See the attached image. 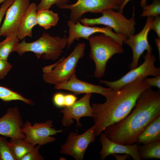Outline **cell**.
Wrapping results in <instances>:
<instances>
[{"label":"cell","instance_id":"obj_1","mask_svg":"<svg viewBox=\"0 0 160 160\" xmlns=\"http://www.w3.org/2000/svg\"><path fill=\"white\" fill-rule=\"evenodd\" d=\"M151 87L140 94L133 108L125 117L104 131L108 138L123 145L134 144L148 124L160 115V90L154 91Z\"/></svg>","mask_w":160,"mask_h":160},{"label":"cell","instance_id":"obj_2","mask_svg":"<svg viewBox=\"0 0 160 160\" xmlns=\"http://www.w3.org/2000/svg\"><path fill=\"white\" fill-rule=\"evenodd\" d=\"M141 77L115 90L103 103L92 104L94 134L96 136L108 126L121 121L131 112L140 94L151 87Z\"/></svg>","mask_w":160,"mask_h":160},{"label":"cell","instance_id":"obj_3","mask_svg":"<svg viewBox=\"0 0 160 160\" xmlns=\"http://www.w3.org/2000/svg\"><path fill=\"white\" fill-rule=\"evenodd\" d=\"M67 41L65 34L61 37L44 32L37 40L31 42H27L25 39H23L15 46L13 52H17L20 56L25 52H32L38 58L42 57L46 60H55L63 52Z\"/></svg>","mask_w":160,"mask_h":160},{"label":"cell","instance_id":"obj_4","mask_svg":"<svg viewBox=\"0 0 160 160\" xmlns=\"http://www.w3.org/2000/svg\"><path fill=\"white\" fill-rule=\"evenodd\" d=\"M88 40L89 56L95 66L94 76L99 78L104 76L108 60L114 55L123 53L124 49L112 37L103 33L92 36Z\"/></svg>","mask_w":160,"mask_h":160},{"label":"cell","instance_id":"obj_5","mask_svg":"<svg viewBox=\"0 0 160 160\" xmlns=\"http://www.w3.org/2000/svg\"><path fill=\"white\" fill-rule=\"evenodd\" d=\"M85 49L84 43H79L67 57H63L56 63L43 67L44 80L55 85L68 80L76 72L78 63L84 56Z\"/></svg>","mask_w":160,"mask_h":160},{"label":"cell","instance_id":"obj_6","mask_svg":"<svg viewBox=\"0 0 160 160\" xmlns=\"http://www.w3.org/2000/svg\"><path fill=\"white\" fill-rule=\"evenodd\" d=\"M133 7L132 17L129 19L125 16L123 12H116L111 9L103 11L102 16L97 18H89L84 17L79 20L83 25L92 26L96 25H106L113 29L114 32L127 38L135 34L136 22Z\"/></svg>","mask_w":160,"mask_h":160},{"label":"cell","instance_id":"obj_7","mask_svg":"<svg viewBox=\"0 0 160 160\" xmlns=\"http://www.w3.org/2000/svg\"><path fill=\"white\" fill-rule=\"evenodd\" d=\"M152 52V50L147 51L143 56V63L139 66L131 69L118 80L109 81L100 79V83L104 84L108 87L116 90L140 78L160 75V67L156 66V58Z\"/></svg>","mask_w":160,"mask_h":160},{"label":"cell","instance_id":"obj_8","mask_svg":"<svg viewBox=\"0 0 160 160\" xmlns=\"http://www.w3.org/2000/svg\"><path fill=\"white\" fill-rule=\"evenodd\" d=\"M124 0H78L75 3L68 4L60 9L71 11L70 20L76 23L85 13H97L111 9L119 11Z\"/></svg>","mask_w":160,"mask_h":160},{"label":"cell","instance_id":"obj_9","mask_svg":"<svg viewBox=\"0 0 160 160\" xmlns=\"http://www.w3.org/2000/svg\"><path fill=\"white\" fill-rule=\"evenodd\" d=\"M94 130L93 126L81 135L70 132L66 141L61 146L60 153L71 156L76 160H82L89 145L95 140Z\"/></svg>","mask_w":160,"mask_h":160},{"label":"cell","instance_id":"obj_10","mask_svg":"<svg viewBox=\"0 0 160 160\" xmlns=\"http://www.w3.org/2000/svg\"><path fill=\"white\" fill-rule=\"evenodd\" d=\"M67 25L69 28L68 36L67 37L68 48L75 40L78 41L81 38L88 40L90 36L96 33H101L109 36L122 46L127 39L124 36L113 32L111 28L107 26L100 27L86 26L81 24L79 20L74 23L69 20Z\"/></svg>","mask_w":160,"mask_h":160},{"label":"cell","instance_id":"obj_11","mask_svg":"<svg viewBox=\"0 0 160 160\" xmlns=\"http://www.w3.org/2000/svg\"><path fill=\"white\" fill-rule=\"evenodd\" d=\"M53 127L51 120L44 122L35 123L33 125L28 121L23 124L22 130L25 135V139L35 145H40L42 146L54 142L56 139L51 136L63 131V129L56 130L52 128Z\"/></svg>","mask_w":160,"mask_h":160},{"label":"cell","instance_id":"obj_12","mask_svg":"<svg viewBox=\"0 0 160 160\" xmlns=\"http://www.w3.org/2000/svg\"><path fill=\"white\" fill-rule=\"evenodd\" d=\"M154 18L153 17H147L143 29L137 34L127 38L124 41V43L129 46L132 50V61L129 66L130 70L138 65L139 59L145 51L152 50V47L148 40V36Z\"/></svg>","mask_w":160,"mask_h":160},{"label":"cell","instance_id":"obj_13","mask_svg":"<svg viewBox=\"0 0 160 160\" xmlns=\"http://www.w3.org/2000/svg\"><path fill=\"white\" fill-rule=\"evenodd\" d=\"M55 88L57 90L69 91L75 95L81 94H98L105 97L106 99L112 97L115 92V90L109 87L105 88L82 81L77 78L75 72L67 81L55 85Z\"/></svg>","mask_w":160,"mask_h":160},{"label":"cell","instance_id":"obj_14","mask_svg":"<svg viewBox=\"0 0 160 160\" xmlns=\"http://www.w3.org/2000/svg\"><path fill=\"white\" fill-rule=\"evenodd\" d=\"M92 93H87L81 98L76 100L72 105L65 107L60 111L63 116L61 121L64 127H68L72 125L74 119L77 122V127H81L80 119L82 117H92V109L90 105Z\"/></svg>","mask_w":160,"mask_h":160},{"label":"cell","instance_id":"obj_15","mask_svg":"<svg viewBox=\"0 0 160 160\" xmlns=\"http://www.w3.org/2000/svg\"><path fill=\"white\" fill-rule=\"evenodd\" d=\"M30 0H14L5 13L6 16L1 27L0 36L17 35L19 24L30 4Z\"/></svg>","mask_w":160,"mask_h":160},{"label":"cell","instance_id":"obj_16","mask_svg":"<svg viewBox=\"0 0 160 160\" xmlns=\"http://www.w3.org/2000/svg\"><path fill=\"white\" fill-rule=\"evenodd\" d=\"M23 124L20 112L17 107L10 108L0 118V135L11 138H25L22 129Z\"/></svg>","mask_w":160,"mask_h":160},{"label":"cell","instance_id":"obj_17","mask_svg":"<svg viewBox=\"0 0 160 160\" xmlns=\"http://www.w3.org/2000/svg\"><path fill=\"white\" fill-rule=\"evenodd\" d=\"M100 141L102 149L98 153L100 154V159L103 160L108 156L113 154H127L134 160H141L138 151L137 143L125 145L115 142L108 138L103 132L100 134Z\"/></svg>","mask_w":160,"mask_h":160},{"label":"cell","instance_id":"obj_18","mask_svg":"<svg viewBox=\"0 0 160 160\" xmlns=\"http://www.w3.org/2000/svg\"><path fill=\"white\" fill-rule=\"evenodd\" d=\"M36 5L31 3L23 15L20 21L17 36L19 39L23 40L26 36L32 37V29L37 25Z\"/></svg>","mask_w":160,"mask_h":160},{"label":"cell","instance_id":"obj_19","mask_svg":"<svg viewBox=\"0 0 160 160\" xmlns=\"http://www.w3.org/2000/svg\"><path fill=\"white\" fill-rule=\"evenodd\" d=\"M160 140V115L153 120L139 135L138 144H145Z\"/></svg>","mask_w":160,"mask_h":160},{"label":"cell","instance_id":"obj_20","mask_svg":"<svg viewBox=\"0 0 160 160\" xmlns=\"http://www.w3.org/2000/svg\"><path fill=\"white\" fill-rule=\"evenodd\" d=\"M11 153L15 160H20L26 153L36 145L25 138H11L8 142Z\"/></svg>","mask_w":160,"mask_h":160},{"label":"cell","instance_id":"obj_21","mask_svg":"<svg viewBox=\"0 0 160 160\" xmlns=\"http://www.w3.org/2000/svg\"><path fill=\"white\" fill-rule=\"evenodd\" d=\"M36 15L37 25L46 30L56 25L59 20L58 14L49 9L37 11Z\"/></svg>","mask_w":160,"mask_h":160},{"label":"cell","instance_id":"obj_22","mask_svg":"<svg viewBox=\"0 0 160 160\" xmlns=\"http://www.w3.org/2000/svg\"><path fill=\"white\" fill-rule=\"evenodd\" d=\"M139 156L142 159H160V140L138 145Z\"/></svg>","mask_w":160,"mask_h":160},{"label":"cell","instance_id":"obj_23","mask_svg":"<svg viewBox=\"0 0 160 160\" xmlns=\"http://www.w3.org/2000/svg\"><path fill=\"white\" fill-rule=\"evenodd\" d=\"M6 37L4 40L0 42V58L7 60L9 55L19 42V39L16 34H12Z\"/></svg>","mask_w":160,"mask_h":160},{"label":"cell","instance_id":"obj_24","mask_svg":"<svg viewBox=\"0 0 160 160\" xmlns=\"http://www.w3.org/2000/svg\"><path fill=\"white\" fill-rule=\"evenodd\" d=\"M0 99L6 102L20 100L25 103L32 105L33 102L27 99L17 92L7 87L0 86Z\"/></svg>","mask_w":160,"mask_h":160},{"label":"cell","instance_id":"obj_25","mask_svg":"<svg viewBox=\"0 0 160 160\" xmlns=\"http://www.w3.org/2000/svg\"><path fill=\"white\" fill-rule=\"evenodd\" d=\"M160 14V0H153L150 4L146 5L143 7L141 16L143 17H155Z\"/></svg>","mask_w":160,"mask_h":160},{"label":"cell","instance_id":"obj_26","mask_svg":"<svg viewBox=\"0 0 160 160\" xmlns=\"http://www.w3.org/2000/svg\"><path fill=\"white\" fill-rule=\"evenodd\" d=\"M0 160H15L10 150L7 137L0 135Z\"/></svg>","mask_w":160,"mask_h":160},{"label":"cell","instance_id":"obj_27","mask_svg":"<svg viewBox=\"0 0 160 160\" xmlns=\"http://www.w3.org/2000/svg\"><path fill=\"white\" fill-rule=\"evenodd\" d=\"M40 2L36 5V11L49 9L51 6L56 4L61 8L68 4L70 0H39Z\"/></svg>","mask_w":160,"mask_h":160},{"label":"cell","instance_id":"obj_28","mask_svg":"<svg viewBox=\"0 0 160 160\" xmlns=\"http://www.w3.org/2000/svg\"><path fill=\"white\" fill-rule=\"evenodd\" d=\"M41 146L40 145L33 147L25 154L20 160H43L44 158L39 153V150Z\"/></svg>","mask_w":160,"mask_h":160},{"label":"cell","instance_id":"obj_29","mask_svg":"<svg viewBox=\"0 0 160 160\" xmlns=\"http://www.w3.org/2000/svg\"><path fill=\"white\" fill-rule=\"evenodd\" d=\"M12 68L7 60L0 58V79L4 78Z\"/></svg>","mask_w":160,"mask_h":160},{"label":"cell","instance_id":"obj_30","mask_svg":"<svg viewBox=\"0 0 160 160\" xmlns=\"http://www.w3.org/2000/svg\"><path fill=\"white\" fill-rule=\"evenodd\" d=\"M65 95L61 92L57 93L54 95L53 101L56 106L59 108L65 107Z\"/></svg>","mask_w":160,"mask_h":160},{"label":"cell","instance_id":"obj_31","mask_svg":"<svg viewBox=\"0 0 160 160\" xmlns=\"http://www.w3.org/2000/svg\"><path fill=\"white\" fill-rule=\"evenodd\" d=\"M145 81L150 86L155 87L160 89V75L153 76V78L145 77Z\"/></svg>","mask_w":160,"mask_h":160},{"label":"cell","instance_id":"obj_32","mask_svg":"<svg viewBox=\"0 0 160 160\" xmlns=\"http://www.w3.org/2000/svg\"><path fill=\"white\" fill-rule=\"evenodd\" d=\"M14 0H5L2 3L0 7V26L1 22L7 10L12 4ZM1 27H0V31Z\"/></svg>","mask_w":160,"mask_h":160},{"label":"cell","instance_id":"obj_33","mask_svg":"<svg viewBox=\"0 0 160 160\" xmlns=\"http://www.w3.org/2000/svg\"><path fill=\"white\" fill-rule=\"evenodd\" d=\"M154 31L157 37L160 38V15L155 17L152 22L151 30Z\"/></svg>","mask_w":160,"mask_h":160},{"label":"cell","instance_id":"obj_34","mask_svg":"<svg viewBox=\"0 0 160 160\" xmlns=\"http://www.w3.org/2000/svg\"><path fill=\"white\" fill-rule=\"evenodd\" d=\"M77 99V97L74 95L71 94L65 95V107H68L72 105L76 102Z\"/></svg>","mask_w":160,"mask_h":160},{"label":"cell","instance_id":"obj_35","mask_svg":"<svg viewBox=\"0 0 160 160\" xmlns=\"http://www.w3.org/2000/svg\"><path fill=\"white\" fill-rule=\"evenodd\" d=\"M131 0H124L123 3L121 6L120 9L119 11L123 12V9L127 4ZM148 0H141L140 2V6L142 7L146 5Z\"/></svg>","mask_w":160,"mask_h":160},{"label":"cell","instance_id":"obj_36","mask_svg":"<svg viewBox=\"0 0 160 160\" xmlns=\"http://www.w3.org/2000/svg\"><path fill=\"white\" fill-rule=\"evenodd\" d=\"M156 45L158 49L159 59L160 60V38L157 37L155 39Z\"/></svg>","mask_w":160,"mask_h":160},{"label":"cell","instance_id":"obj_37","mask_svg":"<svg viewBox=\"0 0 160 160\" xmlns=\"http://www.w3.org/2000/svg\"><path fill=\"white\" fill-rule=\"evenodd\" d=\"M112 155L114 156L118 160H122V157L123 158V160H124V159H125L128 158L127 156H130L129 155L127 154H125V155L122 156H120L117 154H113Z\"/></svg>","mask_w":160,"mask_h":160},{"label":"cell","instance_id":"obj_38","mask_svg":"<svg viewBox=\"0 0 160 160\" xmlns=\"http://www.w3.org/2000/svg\"><path fill=\"white\" fill-rule=\"evenodd\" d=\"M5 0H0V4L1 3H3Z\"/></svg>","mask_w":160,"mask_h":160}]
</instances>
